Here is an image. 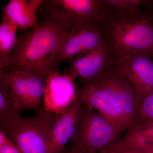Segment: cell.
<instances>
[{
    "mask_svg": "<svg viewBox=\"0 0 153 153\" xmlns=\"http://www.w3.org/2000/svg\"><path fill=\"white\" fill-rule=\"evenodd\" d=\"M77 95L82 102L111 121L123 132L138 121L140 108L134 91L114 64L93 79L82 81Z\"/></svg>",
    "mask_w": 153,
    "mask_h": 153,
    "instance_id": "1",
    "label": "cell"
},
{
    "mask_svg": "<svg viewBox=\"0 0 153 153\" xmlns=\"http://www.w3.org/2000/svg\"><path fill=\"white\" fill-rule=\"evenodd\" d=\"M70 29L56 19L43 18L34 27L17 37L16 45L3 72L26 70L47 76L53 70L54 61Z\"/></svg>",
    "mask_w": 153,
    "mask_h": 153,
    "instance_id": "2",
    "label": "cell"
},
{
    "mask_svg": "<svg viewBox=\"0 0 153 153\" xmlns=\"http://www.w3.org/2000/svg\"><path fill=\"white\" fill-rule=\"evenodd\" d=\"M104 27L114 60L150 52L153 48V16L141 12L107 13Z\"/></svg>",
    "mask_w": 153,
    "mask_h": 153,
    "instance_id": "3",
    "label": "cell"
},
{
    "mask_svg": "<svg viewBox=\"0 0 153 153\" xmlns=\"http://www.w3.org/2000/svg\"><path fill=\"white\" fill-rule=\"evenodd\" d=\"M123 133L111 121L82 102L76 130L67 151L70 153L100 152L119 141Z\"/></svg>",
    "mask_w": 153,
    "mask_h": 153,
    "instance_id": "4",
    "label": "cell"
},
{
    "mask_svg": "<svg viewBox=\"0 0 153 153\" xmlns=\"http://www.w3.org/2000/svg\"><path fill=\"white\" fill-rule=\"evenodd\" d=\"M55 115L41 108L35 116L19 114L0 119V131L5 134L22 153H49V133Z\"/></svg>",
    "mask_w": 153,
    "mask_h": 153,
    "instance_id": "5",
    "label": "cell"
},
{
    "mask_svg": "<svg viewBox=\"0 0 153 153\" xmlns=\"http://www.w3.org/2000/svg\"><path fill=\"white\" fill-rule=\"evenodd\" d=\"M39 12L43 18L56 19L70 28L77 22H103L106 15L103 1L97 0H47Z\"/></svg>",
    "mask_w": 153,
    "mask_h": 153,
    "instance_id": "6",
    "label": "cell"
},
{
    "mask_svg": "<svg viewBox=\"0 0 153 153\" xmlns=\"http://www.w3.org/2000/svg\"><path fill=\"white\" fill-rule=\"evenodd\" d=\"M105 41L103 22H76L71 27L66 41L55 58L53 70L60 63L71 62L95 49Z\"/></svg>",
    "mask_w": 153,
    "mask_h": 153,
    "instance_id": "7",
    "label": "cell"
},
{
    "mask_svg": "<svg viewBox=\"0 0 153 153\" xmlns=\"http://www.w3.org/2000/svg\"><path fill=\"white\" fill-rule=\"evenodd\" d=\"M47 76L26 70L0 73V77L7 83L19 100L23 110L38 112L43 101Z\"/></svg>",
    "mask_w": 153,
    "mask_h": 153,
    "instance_id": "8",
    "label": "cell"
},
{
    "mask_svg": "<svg viewBox=\"0 0 153 153\" xmlns=\"http://www.w3.org/2000/svg\"><path fill=\"white\" fill-rule=\"evenodd\" d=\"M151 55V52L140 53L115 60L114 64L131 86L139 108L144 99L153 92Z\"/></svg>",
    "mask_w": 153,
    "mask_h": 153,
    "instance_id": "9",
    "label": "cell"
},
{
    "mask_svg": "<svg viewBox=\"0 0 153 153\" xmlns=\"http://www.w3.org/2000/svg\"><path fill=\"white\" fill-rule=\"evenodd\" d=\"M74 79L68 72L62 73L57 68L47 74L46 79L43 108L52 114L60 115L68 110L78 97Z\"/></svg>",
    "mask_w": 153,
    "mask_h": 153,
    "instance_id": "10",
    "label": "cell"
},
{
    "mask_svg": "<svg viewBox=\"0 0 153 153\" xmlns=\"http://www.w3.org/2000/svg\"><path fill=\"white\" fill-rule=\"evenodd\" d=\"M114 59L109 44L105 41L97 47L70 62L67 71L74 79H93L112 65Z\"/></svg>",
    "mask_w": 153,
    "mask_h": 153,
    "instance_id": "11",
    "label": "cell"
},
{
    "mask_svg": "<svg viewBox=\"0 0 153 153\" xmlns=\"http://www.w3.org/2000/svg\"><path fill=\"white\" fill-rule=\"evenodd\" d=\"M82 101L77 97L68 110L55 115L49 133V153H63L65 145L71 140L76 130Z\"/></svg>",
    "mask_w": 153,
    "mask_h": 153,
    "instance_id": "12",
    "label": "cell"
},
{
    "mask_svg": "<svg viewBox=\"0 0 153 153\" xmlns=\"http://www.w3.org/2000/svg\"><path fill=\"white\" fill-rule=\"evenodd\" d=\"M44 0H10L3 7L2 16L15 24L23 31L34 27L38 24L37 14Z\"/></svg>",
    "mask_w": 153,
    "mask_h": 153,
    "instance_id": "13",
    "label": "cell"
},
{
    "mask_svg": "<svg viewBox=\"0 0 153 153\" xmlns=\"http://www.w3.org/2000/svg\"><path fill=\"white\" fill-rule=\"evenodd\" d=\"M16 25L6 17L2 16L0 25V72L5 71L12 52L17 42Z\"/></svg>",
    "mask_w": 153,
    "mask_h": 153,
    "instance_id": "14",
    "label": "cell"
},
{
    "mask_svg": "<svg viewBox=\"0 0 153 153\" xmlns=\"http://www.w3.org/2000/svg\"><path fill=\"white\" fill-rule=\"evenodd\" d=\"M22 107L7 82L0 77V119L19 114Z\"/></svg>",
    "mask_w": 153,
    "mask_h": 153,
    "instance_id": "15",
    "label": "cell"
},
{
    "mask_svg": "<svg viewBox=\"0 0 153 153\" xmlns=\"http://www.w3.org/2000/svg\"><path fill=\"white\" fill-rule=\"evenodd\" d=\"M118 142L137 145L153 143V120L137 124L130 128Z\"/></svg>",
    "mask_w": 153,
    "mask_h": 153,
    "instance_id": "16",
    "label": "cell"
},
{
    "mask_svg": "<svg viewBox=\"0 0 153 153\" xmlns=\"http://www.w3.org/2000/svg\"><path fill=\"white\" fill-rule=\"evenodd\" d=\"M103 2L107 13L123 14L140 12L141 7L146 1L140 0H105Z\"/></svg>",
    "mask_w": 153,
    "mask_h": 153,
    "instance_id": "17",
    "label": "cell"
},
{
    "mask_svg": "<svg viewBox=\"0 0 153 153\" xmlns=\"http://www.w3.org/2000/svg\"><path fill=\"white\" fill-rule=\"evenodd\" d=\"M153 120V92L143 100L139 108L137 124Z\"/></svg>",
    "mask_w": 153,
    "mask_h": 153,
    "instance_id": "18",
    "label": "cell"
},
{
    "mask_svg": "<svg viewBox=\"0 0 153 153\" xmlns=\"http://www.w3.org/2000/svg\"><path fill=\"white\" fill-rule=\"evenodd\" d=\"M100 153H143L140 145L122 143L119 142L100 152Z\"/></svg>",
    "mask_w": 153,
    "mask_h": 153,
    "instance_id": "19",
    "label": "cell"
},
{
    "mask_svg": "<svg viewBox=\"0 0 153 153\" xmlns=\"http://www.w3.org/2000/svg\"><path fill=\"white\" fill-rule=\"evenodd\" d=\"M0 153H22L10 139L5 144L0 146Z\"/></svg>",
    "mask_w": 153,
    "mask_h": 153,
    "instance_id": "20",
    "label": "cell"
},
{
    "mask_svg": "<svg viewBox=\"0 0 153 153\" xmlns=\"http://www.w3.org/2000/svg\"><path fill=\"white\" fill-rule=\"evenodd\" d=\"M140 145L143 153H153V143H145Z\"/></svg>",
    "mask_w": 153,
    "mask_h": 153,
    "instance_id": "21",
    "label": "cell"
},
{
    "mask_svg": "<svg viewBox=\"0 0 153 153\" xmlns=\"http://www.w3.org/2000/svg\"><path fill=\"white\" fill-rule=\"evenodd\" d=\"M151 56H152V61L153 62V48L152 49V51H151Z\"/></svg>",
    "mask_w": 153,
    "mask_h": 153,
    "instance_id": "22",
    "label": "cell"
},
{
    "mask_svg": "<svg viewBox=\"0 0 153 153\" xmlns=\"http://www.w3.org/2000/svg\"><path fill=\"white\" fill-rule=\"evenodd\" d=\"M63 153H69V152H68V151H67L66 152H63Z\"/></svg>",
    "mask_w": 153,
    "mask_h": 153,
    "instance_id": "23",
    "label": "cell"
},
{
    "mask_svg": "<svg viewBox=\"0 0 153 153\" xmlns=\"http://www.w3.org/2000/svg\"><path fill=\"white\" fill-rule=\"evenodd\" d=\"M97 153V152H92V153Z\"/></svg>",
    "mask_w": 153,
    "mask_h": 153,
    "instance_id": "24",
    "label": "cell"
}]
</instances>
